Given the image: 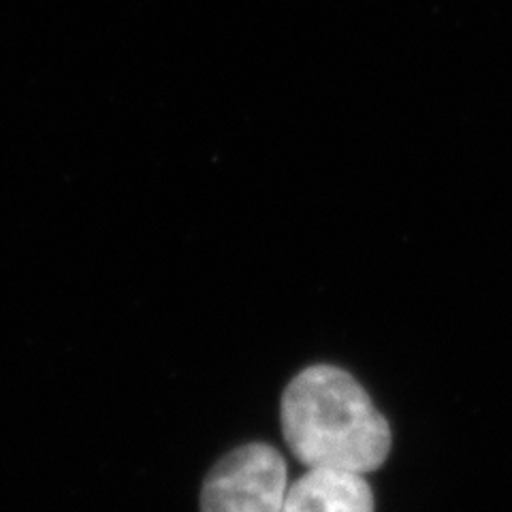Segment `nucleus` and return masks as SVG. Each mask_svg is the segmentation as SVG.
<instances>
[{
	"label": "nucleus",
	"mask_w": 512,
	"mask_h": 512,
	"mask_svg": "<svg viewBox=\"0 0 512 512\" xmlns=\"http://www.w3.org/2000/svg\"><path fill=\"white\" fill-rule=\"evenodd\" d=\"M282 436L308 468L370 474L391 451V429L348 372L312 365L288 384L280 404Z\"/></svg>",
	"instance_id": "obj_1"
},
{
	"label": "nucleus",
	"mask_w": 512,
	"mask_h": 512,
	"mask_svg": "<svg viewBox=\"0 0 512 512\" xmlns=\"http://www.w3.org/2000/svg\"><path fill=\"white\" fill-rule=\"evenodd\" d=\"M288 468L274 446L256 442L222 457L207 474L201 512H282Z\"/></svg>",
	"instance_id": "obj_2"
},
{
	"label": "nucleus",
	"mask_w": 512,
	"mask_h": 512,
	"mask_svg": "<svg viewBox=\"0 0 512 512\" xmlns=\"http://www.w3.org/2000/svg\"><path fill=\"white\" fill-rule=\"evenodd\" d=\"M282 512H374V491L363 474L310 468L288 485Z\"/></svg>",
	"instance_id": "obj_3"
}]
</instances>
